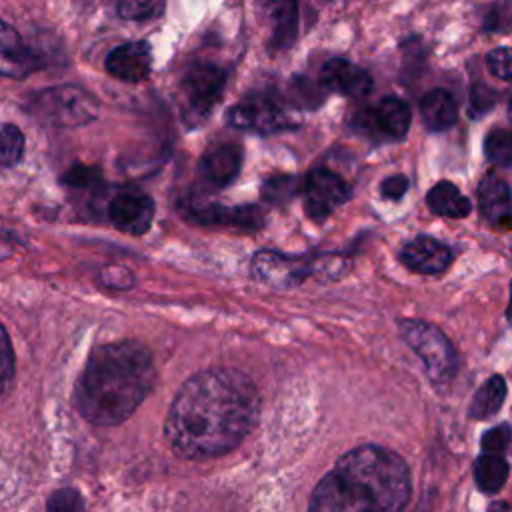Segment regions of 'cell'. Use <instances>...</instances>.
Masks as SVG:
<instances>
[{
  "label": "cell",
  "instance_id": "836d02e7",
  "mask_svg": "<svg viewBox=\"0 0 512 512\" xmlns=\"http://www.w3.org/2000/svg\"><path fill=\"white\" fill-rule=\"evenodd\" d=\"M50 512H78V496L70 490L58 492L50 502Z\"/></svg>",
  "mask_w": 512,
  "mask_h": 512
},
{
  "label": "cell",
  "instance_id": "d4e9b609",
  "mask_svg": "<svg viewBox=\"0 0 512 512\" xmlns=\"http://www.w3.org/2000/svg\"><path fill=\"white\" fill-rule=\"evenodd\" d=\"M24 154V134L14 124H0V166H14Z\"/></svg>",
  "mask_w": 512,
  "mask_h": 512
},
{
  "label": "cell",
  "instance_id": "7c38bea8",
  "mask_svg": "<svg viewBox=\"0 0 512 512\" xmlns=\"http://www.w3.org/2000/svg\"><path fill=\"white\" fill-rule=\"evenodd\" d=\"M320 82L328 90L340 92V94L352 96V98L366 96L374 86L372 76L364 68L352 64L346 58L328 60L320 70Z\"/></svg>",
  "mask_w": 512,
  "mask_h": 512
},
{
  "label": "cell",
  "instance_id": "cb8c5ba5",
  "mask_svg": "<svg viewBox=\"0 0 512 512\" xmlns=\"http://www.w3.org/2000/svg\"><path fill=\"white\" fill-rule=\"evenodd\" d=\"M484 154L496 166H512V130H490L484 138Z\"/></svg>",
  "mask_w": 512,
  "mask_h": 512
},
{
  "label": "cell",
  "instance_id": "f1b7e54d",
  "mask_svg": "<svg viewBox=\"0 0 512 512\" xmlns=\"http://www.w3.org/2000/svg\"><path fill=\"white\" fill-rule=\"evenodd\" d=\"M486 64L492 76L512 82V46H498L486 56Z\"/></svg>",
  "mask_w": 512,
  "mask_h": 512
},
{
  "label": "cell",
  "instance_id": "6da1fadb",
  "mask_svg": "<svg viewBox=\"0 0 512 512\" xmlns=\"http://www.w3.org/2000/svg\"><path fill=\"white\" fill-rule=\"evenodd\" d=\"M260 396L252 380L232 368L204 370L178 390L164 432L184 458H214L236 448L254 428Z\"/></svg>",
  "mask_w": 512,
  "mask_h": 512
},
{
  "label": "cell",
  "instance_id": "f546056e",
  "mask_svg": "<svg viewBox=\"0 0 512 512\" xmlns=\"http://www.w3.org/2000/svg\"><path fill=\"white\" fill-rule=\"evenodd\" d=\"M510 438H512V430L510 426H496L492 430H488L482 438V448L484 452H494V454H500L508 444H510Z\"/></svg>",
  "mask_w": 512,
  "mask_h": 512
},
{
  "label": "cell",
  "instance_id": "1f68e13d",
  "mask_svg": "<svg viewBox=\"0 0 512 512\" xmlns=\"http://www.w3.org/2000/svg\"><path fill=\"white\" fill-rule=\"evenodd\" d=\"M100 178V172L92 166H74L72 170H68L64 174V182L70 184V186H90L94 182H98Z\"/></svg>",
  "mask_w": 512,
  "mask_h": 512
},
{
  "label": "cell",
  "instance_id": "5bb4252c",
  "mask_svg": "<svg viewBox=\"0 0 512 512\" xmlns=\"http://www.w3.org/2000/svg\"><path fill=\"white\" fill-rule=\"evenodd\" d=\"M402 262L418 274H438L452 262V250L430 236H418L402 248Z\"/></svg>",
  "mask_w": 512,
  "mask_h": 512
},
{
  "label": "cell",
  "instance_id": "603a6c76",
  "mask_svg": "<svg viewBox=\"0 0 512 512\" xmlns=\"http://www.w3.org/2000/svg\"><path fill=\"white\" fill-rule=\"evenodd\" d=\"M506 398V382L502 376H492L488 378L480 390L476 392V396L472 398V404H470V416L472 418H488L492 414H496L502 406Z\"/></svg>",
  "mask_w": 512,
  "mask_h": 512
},
{
  "label": "cell",
  "instance_id": "4316f807",
  "mask_svg": "<svg viewBox=\"0 0 512 512\" xmlns=\"http://www.w3.org/2000/svg\"><path fill=\"white\" fill-rule=\"evenodd\" d=\"M296 194V180L292 176H272L262 184V198L270 204H284Z\"/></svg>",
  "mask_w": 512,
  "mask_h": 512
},
{
  "label": "cell",
  "instance_id": "d6a6232c",
  "mask_svg": "<svg viewBox=\"0 0 512 512\" xmlns=\"http://www.w3.org/2000/svg\"><path fill=\"white\" fill-rule=\"evenodd\" d=\"M408 190V178L402 174H394L382 180L380 184V192L384 198L388 200H400Z\"/></svg>",
  "mask_w": 512,
  "mask_h": 512
},
{
  "label": "cell",
  "instance_id": "2e32d148",
  "mask_svg": "<svg viewBox=\"0 0 512 512\" xmlns=\"http://www.w3.org/2000/svg\"><path fill=\"white\" fill-rule=\"evenodd\" d=\"M192 216L202 224H218V226H234L246 232H254L264 226L266 212L260 206H236L226 208L218 204H210L192 212Z\"/></svg>",
  "mask_w": 512,
  "mask_h": 512
},
{
  "label": "cell",
  "instance_id": "9a60e30c",
  "mask_svg": "<svg viewBox=\"0 0 512 512\" xmlns=\"http://www.w3.org/2000/svg\"><path fill=\"white\" fill-rule=\"evenodd\" d=\"M38 68L36 56L28 50L22 36L0 20V76L26 78Z\"/></svg>",
  "mask_w": 512,
  "mask_h": 512
},
{
  "label": "cell",
  "instance_id": "5b68a950",
  "mask_svg": "<svg viewBox=\"0 0 512 512\" xmlns=\"http://www.w3.org/2000/svg\"><path fill=\"white\" fill-rule=\"evenodd\" d=\"M400 332L406 344L424 362V368L432 380L444 382L452 378L458 366V358L454 346L440 328L422 320H402Z\"/></svg>",
  "mask_w": 512,
  "mask_h": 512
},
{
  "label": "cell",
  "instance_id": "30bf717a",
  "mask_svg": "<svg viewBox=\"0 0 512 512\" xmlns=\"http://www.w3.org/2000/svg\"><path fill=\"white\" fill-rule=\"evenodd\" d=\"M108 216L120 232L140 236L152 224L154 200L144 192H120L112 198Z\"/></svg>",
  "mask_w": 512,
  "mask_h": 512
},
{
  "label": "cell",
  "instance_id": "52a82bcc",
  "mask_svg": "<svg viewBox=\"0 0 512 512\" xmlns=\"http://www.w3.org/2000/svg\"><path fill=\"white\" fill-rule=\"evenodd\" d=\"M302 196L306 214L314 220H322L350 198V186L338 174L316 168L308 174Z\"/></svg>",
  "mask_w": 512,
  "mask_h": 512
},
{
  "label": "cell",
  "instance_id": "44dd1931",
  "mask_svg": "<svg viewBox=\"0 0 512 512\" xmlns=\"http://www.w3.org/2000/svg\"><path fill=\"white\" fill-rule=\"evenodd\" d=\"M426 204L434 214L446 218H464L472 210L470 200L448 180H442L430 188Z\"/></svg>",
  "mask_w": 512,
  "mask_h": 512
},
{
  "label": "cell",
  "instance_id": "4fadbf2b",
  "mask_svg": "<svg viewBox=\"0 0 512 512\" xmlns=\"http://www.w3.org/2000/svg\"><path fill=\"white\" fill-rule=\"evenodd\" d=\"M478 206L482 216L496 228L512 224V194L504 178L486 174L478 186Z\"/></svg>",
  "mask_w": 512,
  "mask_h": 512
},
{
  "label": "cell",
  "instance_id": "8d00e7d4",
  "mask_svg": "<svg viewBox=\"0 0 512 512\" xmlns=\"http://www.w3.org/2000/svg\"><path fill=\"white\" fill-rule=\"evenodd\" d=\"M508 118L512 120V98H510V102H508Z\"/></svg>",
  "mask_w": 512,
  "mask_h": 512
},
{
  "label": "cell",
  "instance_id": "e0dca14e",
  "mask_svg": "<svg viewBox=\"0 0 512 512\" xmlns=\"http://www.w3.org/2000/svg\"><path fill=\"white\" fill-rule=\"evenodd\" d=\"M242 168V148L236 144H218L200 160L202 176L214 186H228Z\"/></svg>",
  "mask_w": 512,
  "mask_h": 512
},
{
  "label": "cell",
  "instance_id": "4dcf8cb0",
  "mask_svg": "<svg viewBox=\"0 0 512 512\" xmlns=\"http://www.w3.org/2000/svg\"><path fill=\"white\" fill-rule=\"evenodd\" d=\"M496 96L490 88L482 86V84H476L472 90H470V116H480L482 112H486L488 108H492Z\"/></svg>",
  "mask_w": 512,
  "mask_h": 512
},
{
  "label": "cell",
  "instance_id": "8fae6325",
  "mask_svg": "<svg viewBox=\"0 0 512 512\" xmlns=\"http://www.w3.org/2000/svg\"><path fill=\"white\" fill-rule=\"evenodd\" d=\"M106 72L122 82H142L152 70V50L144 40L126 42L106 56Z\"/></svg>",
  "mask_w": 512,
  "mask_h": 512
},
{
  "label": "cell",
  "instance_id": "d6986e66",
  "mask_svg": "<svg viewBox=\"0 0 512 512\" xmlns=\"http://www.w3.org/2000/svg\"><path fill=\"white\" fill-rule=\"evenodd\" d=\"M420 114L428 130H448L458 120V104L448 90L434 88L420 100Z\"/></svg>",
  "mask_w": 512,
  "mask_h": 512
},
{
  "label": "cell",
  "instance_id": "7a4b0ae2",
  "mask_svg": "<svg viewBox=\"0 0 512 512\" xmlns=\"http://www.w3.org/2000/svg\"><path fill=\"white\" fill-rule=\"evenodd\" d=\"M410 476L404 460L382 446L346 452L316 484L308 512H404Z\"/></svg>",
  "mask_w": 512,
  "mask_h": 512
},
{
  "label": "cell",
  "instance_id": "8992f818",
  "mask_svg": "<svg viewBox=\"0 0 512 512\" xmlns=\"http://www.w3.org/2000/svg\"><path fill=\"white\" fill-rule=\"evenodd\" d=\"M224 84L226 72L214 64H194L188 68L182 80V90L186 96V116L192 124L210 114L220 100Z\"/></svg>",
  "mask_w": 512,
  "mask_h": 512
},
{
  "label": "cell",
  "instance_id": "3957f363",
  "mask_svg": "<svg viewBox=\"0 0 512 512\" xmlns=\"http://www.w3.org/2000/svg\"><path fill=\"white\" fill-rule=\"evenodd\" d=\"M154 380L152 354L144 344L110 342L90 354L76 384V406L92 424H120L148 396Z\"/></svg>",
  "mask_w": 512,
  "mask_h": 512
},
{
  "label": "cell",
  "instance_id": "9c48e42d",
  "mask_svg": "<svg viewBox=\"0 0 512 512\" xmlns=\"http://www.w3.org/2000/svg\"><path fill=\"white\" fill-rule=\"evenodd\" d=\"M226 120L238 130H250L258 134L276 132L290 124L286 112L266 98H248L238 102L228 110Z\"/></svg>",
  "mask_w": 512,
  "mask_h": 512
},
{
  "label": "cell",
  "instance_id": "277c9868",
  "mask_svg": "<svg viewBox=\"0 0 512 512\" xmlns=\"http://www.w3.org/2000/svg\"><path fill=\"white\" fill-rule=\"evenodd\" d=\"M30 112L44 124L56 128H80L98 116V100L82 86L62 84L36 92Z\"/></svg>",
  "mask_w": 512,
  "mask_h": 512
},
{
  "label": "cell",
  "instance_id": "ba28073f",
  "mask_svg": "<svg viewBox=\"0 0 512 512\" xmlns=\"http://www.w3.org/2000/svg\"><path fill=\"white\" fill-rule=\"evenodd\" d=\"M312 272V260L260 250L252 258V274L274 288H292Z\"/></svg>",
  "mask_w": 512,
  "mask_h": 512
},
{
  "label": "cell",
  "instance_id": "83f0119b",
  "mask_svg": "<svg viewBox=\"0 0 512 512\" xmlns=\"http://www.w3.org/2000/svg\"><path fill=\"white\" fill-rule=\"evenodd\" d=\"M12 378H14V352H12L8 334L0 324V396L10 388Z\"/></svg>",
  "mask_w": 512,
  "mask_h": 512
},
{
  "label": "cell",
  "instance_id": "484cf974",
  "mask_svg": "<svg viewBox=\"0 0 512 512\" xmlns=\"http://www.w3.org/2000/svg\"><path fill=\"white\" fill-rule=\"evenodd\" d=\"M166 0H120L118 14L126 20H152L164 12Z\"/></svg>",
  "mask_w": 512,
  "mask_h": 512
},
{
  "label": "cell",
  "instance_id": "ffe728a7",
  "mask_svg": "<svg viewBox=\"0 0 512 512\" xmlns=\"http://www.w3.org/2000/svg\"><path fill=\"white\" fill-rule=\"evenodd\" d=\"M372 122L386 136L404 138L412 122V112L404 100L396 96H386L376 104L372 112Z\"/></svg>",
  "mask_w": 512,
  "mask_h": 512
},
{
  "label": "cell",
  "instance_id": "e575fe53",
  "mask_svg": "<svg viewBox=\"0 0 512 512\" xmlns=\"http://www.w3.org/2000/svg\"><path fill=\"white\" fill-rule=\"evenodd\" d=\"M490 512H512V510L504 502H496V504H492Z\"/></svg>",
  "mask_w": 512,
  "mask_h": 512
},
{
  "label": "cell",
  "instance_id": "7402d4cb",
  "mask_svg": "<svg viewBox=\"0 0 512 512\" xmlns=\"http://www.w3.org/2000/svg\"><path fill=\"white\" fill-rule=\"evenodd\" d=\"M474 478L482 492H498L508 478V464L500 454L484 452L474 464Z\"/></svg>",
  "mask_w": 512,
  "mask_h": 512
},
{
  "label": "cell",
  "instance_id": "ac0fdd59",
  "mask_svg": "<svg viewBox=\"0 0 512 512\" xmlns=\"http://www.w3.org/2000/svg\"><path fill=\"white\" fill-rule=\"evenodd\" d=\"M260 6L272 30V46L288 48L296 40L298 0H260Z\"/></svg>",
  "mask_w": 512,
  "mask_h": 512
},
{
  "label": "cell",
  "instance_id": "d590c367",
  "mask_svg": "<svg viewBox=\"0 0 512 512\" xmlns=\"http://www.w3.org/2000/svg\"><path fill=\"white\" fill-rule=\"evenodd\" d=\"M506 316H508V322L512 324V284H510V302H508V308H506Z\"/></svg>",
  "mask_w": 512,
  "mask_h": 512
}]
</instances>
